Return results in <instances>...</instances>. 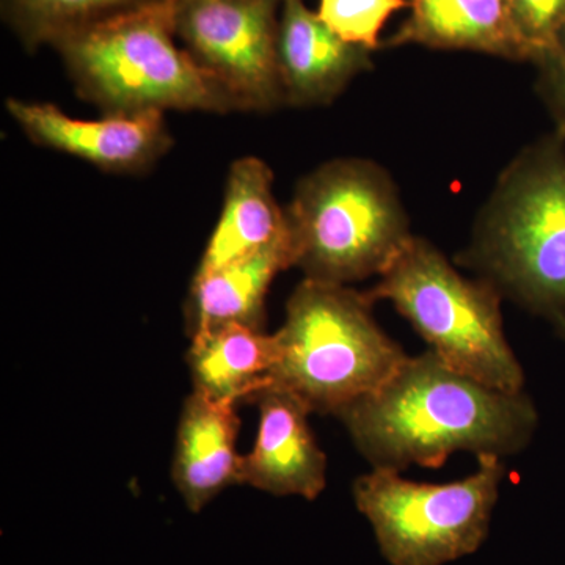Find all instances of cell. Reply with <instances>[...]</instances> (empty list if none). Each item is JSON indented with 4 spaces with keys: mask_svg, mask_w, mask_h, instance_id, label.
<instances>
[{
    "mask_svg": "<svg viewBox=\"0 0 565 565\" xmlns=\"http://www.w3.org/2000/svg\"><path fill=\"white\" fill-rule=\"evenodd\" d=\"M373 303L345 285L303 278L274 333L273 385L311 414L334 416L381 388L408 355L375 322Z\"/></svg>",
    "mask_w": 565,
    "mask_h": 565,
    "instance_id": "cell-4",
    "label": "cell"
},
{
    "mask_svg": "<svg viewBox=\"0 0 565 565\" xmlns=\"http://www.w3.org/2000/svg\"><path fill=\"white\" fill-rule=\"evenodd\" d=\"M294 267L289 230L263 250L237 259L212 273L193 275L185 302V332L189 338L228 326L263 329L267 291L281 270Z\"/></svg>",
    "mask_w": 565,
    "mask_h": 565,
    "instance_id": "cell-13",
    "label": "cell"
},
{
    "mask_svg": "<svg viewBox=\"0 0 565 565\" xmlns=\"http://www.w3.org/2000/svg\"><path fill=\"white\" fill-rule=\"evenodd\" d=\"M180 0H150L66 33L57 50L81 98L104 115L233 110L226 96L178 47Z\"/></svg>",
    "mask_w": 565,
    "mask_h": 565,
    "instance_id": "cell-3",
    "label": "cell"
},
{
    "mask_svg": "<svg viewBox=\"0 0 565 565\" xmlns=\"http://www.w3.org/2000/svg\"><path fill=\"white\" fill-rule=\"evenodd\" d=\"M236 405L192 392L178 423L172 481L189 511L199 514L226 487L241 484Z\"/></svg>",
    "mask_w": 565,
    "mask_h": 565,
    "instance_id": "cell-12",
    "label": "cell"
},
{
    "mask_svg": "<svg viewBox=\"0 0 565 565\" xmlns=\"http://www.w3.org/2000/svg\"><path fill=\"white\" fill-rule=\"evenodd\" d=\"M281 0H180L177 36L233 110L285 103L278 65Z\"/></svg>",
    "mask_w": 565,
    "mask_h": 565,
    "instance_id": "cell-8",
    "label": "cell"
},
{
    "mask_svg": "<svg viewBox=\"0 0 565 565\" xmlns=\"http://www.w3.org/2000/svg\"><path fill=\"white\" fill-rule=\"evenodd\" d=\"M366 294L392 302L452 370L501 392H525L504 334L500 289L462 277L433 244L412 237Z\"/></svg>",
    "mask_w": 565,
    "mask_h": 565,
    "instance_id": "cell-6",
    "label": "cell"
},
{
    "mask_svg": "<svg viewBox=\"0 0 565 565\" xmlns=\"http://www.w3.org/2000/svg\"><path fill=\"white\" fill-rule=\"evenodd\" d=\"M7 110L35 143L76 156L107 172H141L172 147L163 111L77 120L52 104L20 99H7Z\"/></svg>",
    "mask_w": 565,
    "mask_h": 565,
    "instance_id": "cell-9",
    "label": "cell"
},
{
    "mask_svg": "<svg viewBox=\"0 0 565 565\" xmlns=\"http://www.w3.org/2000/svg\"><path fill=\"white\" fill-rule=\"evenodd\" d=\"M412 14L388 46L424 44L527 61L508 0H408Z\"/></svg>",
    "mask_w": 565,
    "mask_h": 565,
    "instance_id": "cell-16",
    "label": "cell"
},
{
    "mask_svg": "<svg viewBox=\"0 0 565 565\" xmlns=\"http://www.w3.org/2000/svg\"><path fill=\"white\" fill-rule=\"evenodd\" d=\"M294 267L348 285L388 269L412 239L396 185L373 162L338 159L297 185L286 207Z\"/></svg>",
    "mask_w": 565,
    "mask_h": 565,
    "instance_id": "cell-5",
    "label": "cell"
},
{
    "mask_svg": "<svg viewBox=\"0 0 565 565\" xmlns=\"http://www.w3.org/2000/svg\"><path fill=\"white\" fill-rule=\"evenodd\" d=\"M407 6L408 0H321L318 14L338 36L371 52L388 18Z\"/></svg>",
    "mask_w": 565,
    "mask_h": 565,
    "instance_id": "cell-18",
    "label": "cell"
},
{
    "mask_svg": "<svg viewBox=\"0 0 565 565\" xmlns=\"http://www.w3.org/2000/svg\"><path fill=\"white\" fill-rule=\"evenodd\" d=\"M478 462L473 475L449 484L408 481L388 468L356 479V509L373 526L390 564L445 565L481 548L505 468L497 456L478 457Z\"/></svg>",
    "mask_w": 565,
    "mask_h": 565,
    "instance_id": "cell-7",
    "label": "cell"
},
{
    "mask_svg": "<svg viewBox=\"0 0 565 565\" xmlns=\"http://www.w3.org/2000/svg\"><path fill=\"white\" fill-rule=\"evenodd\" d=\"M281 2H282V0H281Z\"/></svg>",
    "mask_w": 565,
    "mask_h": 565,
    "instance_id": "cell-21",
    "label": "cell"
},
{
    "mask_svg": "<svg viewBox=\"0 0 565 565\" xmlns=\"http://www.w3.org/2000/svg\"><path fill=\"white\" fill-rule=\"evenodd\" d=\"M462 262L565 341L564 132L556 129L508 167Z\"/></svg>",
    "mask_w": 565,
    "mask_h": 565,
    "instance_id": "cell-2",
    "label": "cell"
},
{
    "mask_svg": "<svg viewBox=\"0 0 565 565\" xmlns=\"http://www.w3.org/2000/svg\"><path fill=\"white\" fill-rule=\"evenodd\" d=\"M527 61L539 65L559 51L565 32V0H508Z\"/></svg>",
    "mask_w": 565,
    "mask_h": 565,
    "instance_id": "cell-19",
    "label": "cell"
},
{
    "mask_svg": "<svg viewBox=\"0 0 565 565\" xmlns=\"http://www.w3.org/2000/svg\"><path fill=\"white\" fill-rule=\"evenodd\" d=\"M274 173L258 158H243L230 170L225 202L195 275L212 273L280 239L286 211L274 196Z\"/></svg>",
    "mask_w": 565,
    "mask_h": 565,
    "instance_id": "cell-15",
    "label": "cell"
},
{
    "mask_svg": "<svg viewBox=\"0 0 565 565\" xmlns=\"http://www.w3.org/2000/svg\"><path fill=\"white\" fill-rule=\"evenodd\" d=\"M145 2L150 0H3V13L22 43L35 50Z\"/></svg>",
    "mask_w": 565,
    "mask_h": 565,
    "instance_id": "cell-17",
    "label": "cell"
},
{
    "mask_svg": "<svg viewBox=\"0 0 565 565\" xmlns=\"http://www.w3.org/2000/svg\"><path fill=\"white\" fill-rule=\"evenodd\" d=\"M252 403L259 407V427L252 451L243 456L241 484L275 497L316 500L326 489L327 457L308 423L311 412L274 385Z\"/></svg>",
    "mask_w": 565,
    "mask_h": 565,
    "instance_id": "cell-10",
    "label": "cell"
},
{
    "mask_svg": "<svg viewBox=\"0 0 565 565\" xmlns=\"http://www.w3.org/2000/svg\"><path fill=\"white\" fill-rule=\"evenodd\" d=\"M278 359L275 334L263 329L228 323L191 338L188 360L193 392L217 403H252L273 385Z\"/></svg>",
    "mask_w": 565,
    "mask_h": 565,
    "instance_id": "cell-14",
    "label": "cell"
},
{
    "mask_svg": "<svg viewBox=\"0 0 565 565\" xmlns=\"http://www.w3.org/2000/svg\"><path fill=\"white\" fill-rule=\"evenodd\" d=\"M338 418L373 468H440L455 452L516 455L539 415L525 392L508 393L452 370L433 351L407 356L381 388Z\"/></svg>",
    "mask_w": 565,
    "mask_h": 565,
    "instance_id": "cell-1",
    "label": "cell"
},
{
    "mask_svg": "<svg viewBox=\"0 0 565 565\" xmlns=\"http://www.w3.org/2000/svg\"><path fill=\"white\" fill-rule=\"evenodd\" d=\"M541 92L555 117L557 131L565 134V32L559 51L542 63Z\"/></svg>",
    "mask_w": 565,
    "mask_h": 565,
    "instance_id": "cell-20",
    "label": "cell"
},
{
    "mask_svg": "<svg viewBox=\"0 0 565 565\" xmlns=\"http://www.w3.org/2000/svg\"><path fill=\"white\" fill-rule=\"evenodd\" d=\"M278 65L285 103L316 106L337 98L371 61L370 51L338 36L302 0H282Z\"/></svg>",
    "mask_w": 565,
    "mask_h": 565,
    "instance_id": "cell-11",
    "label": "cell"
}]
</instances>
